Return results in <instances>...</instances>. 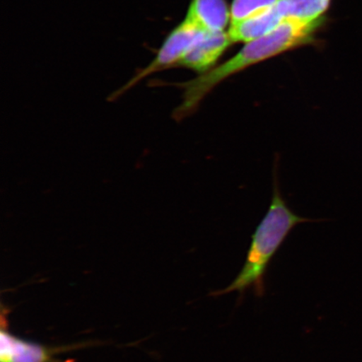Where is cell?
<instances>
[{"label": "cell", "instance_id": "cell-2", "mask_svg": "<svg viewBox=\"0 0 362 362\" xmlns=\"http://www.w3.org/2000/svg\"><path fill=\"white\" fill-rule=\"evenodd\" d=\"M311 221L298 216L288 207L279 191L278 180L274 179L270 206L252 234L241 271L228 287L211 292L210 296L217 297L237 292L243 296L247 289L252 288L256 296H264V277L272 259L293 228Z\"/></svg>", "mask_w": 362, "mask_h": 362}, {"label": "cell", "instance_id": "cell-1", "mask_svg": "<svg viewBox=\"0 0 362 362\" xmlns=\"http://www.w3.org/2000/svg\"><path fill=\"white\" fill-rule=\"evenodd\" d=\"M328 20L325 16L313 21H285L272 33L245 43L228 61L192 80L173 84L183 90L182 102L175 108L174 119L181 121L193 115L204 98L230 76L271 58L314 45L318 40L317 35L327 25Z\"/></svg>", "mask_w": 362, "mask_h": 362}, {"label": "cell", "instance_id": "cell-3", "mask_svg": "<svg viewBox=\"0 0 362 362\" xmlns=\"http://www.w3.org/2000/svg\"><path fill=\"white\" fill-rule=\"evenodd\" d=\"M206 31L192 16L187 13L184 19L167 35L151 63L136 74L123 87L112 93L110 100H115L147 76L158 71L176 67L188 49Z\"/></svg>", "mask_w": 362, "mask_h": 362}, {"label": "cell", "instance_id": "cell-6", "mask_svg": "<svg viewBox=\"0 0 362 362\" xmlns=\"http://www.w3.org/2000/svg\"><path fill=\"white\" fill-rule=\"evenodd\" d=\"M284 22L274 6L247 19L230 23L228 31L233 43H247L272 33Z\"/></svg>", "mask_w": 362, "mask_h": 362}, {"label": "cell", "instance_id": "cell-4", "mask_svg": "<svg viewBox=\"0 0 362 362\" xmlns=\"http://www.w3.org/2000/svg\"><path fill=\"white\" fill-rule=\"evenodd\" d=\"M233 44L228 31H206L188 49L176 67L187 68L199 75L205 74L216 66Z\"/></svg>", "mask_w": 362, "mask_h": 362}, {"label": "cell", "instance_id": "cell-8", "mask_svg": "<svg viewBox=\"0 0 362 362\" xmlns=\"http://www.w3.org/2000/svg\"><path fill=\"white\" fill-rule=\"evenodd\" d=\"M333 0H278L276 11L285 21L298 20L313 21L327 16Z\"/></svg>", "mask_w": 362, "mask_h": 362}, {"label": "cell", "instance_id": "cell-5", "mask_svg": "<svg viewBox=\"0 0 362 362\" xmlns=\"http://www.w3.org/2000/svg\"><path fill=\"white\" fill-rule=\"evenodd\" d=\"M0 341V362H59L56 356L62 351L17 337L4 329Z\"/></svg>", "mask_w": 362, "mask_h": 362}, {"label": "cell", "instance_id": "cell-7", "mask_svg": "<svg viewBox=\"0 0 362 362\" xmlns=\"http://www.w3.org/2000/svg\"><path fill=\"white\" fill-rule=\"evenodd\" d=\"M187 13L207 31H223L230 24V6L226 0H192Z\"/></svg>", "mask_w": 362, "mask_h": 362}, {"label": "cell", "instance_id": "cell-9", "mask_svg": "<svg viewBox=\"0 0 362 362\" xmlns=\"http://www.w3.org/2000/svg\"><path fill=\"white\" fill-rule=\"evenodd\" d=\"M277 2L278 0H233L230 6V23L247 19Z\"/></svg>", "mask_w": 362, "mask_h": 362}]
</instances>
